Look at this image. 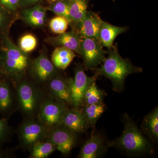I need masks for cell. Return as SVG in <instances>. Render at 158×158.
<instances>
[{"label":"cell","instance_id":"obj_22","mask_svg":"<svg viewBox=\"0 0 158 158\" xmlns=\"http://www.w3.org/2000/svg\"><path fill=\"white\" fill-rule=\"evenodd\" d=\"M88 6V0H70V25L73 28L85 18Z\"/></svg>","mask_w":158,"mask_h":158},{"label":"cell","instance_id":"obj_8","mask_svg":"<svg viewBox=\"0 0 158 158\" xmlns=\"http://www.w3.org/2000/svg\"><path fill=\"white\" fill-rule=\"evenodd\" d=\"M103 47L100 41L88 37L81 38L77 54L83 58L85 69L94 70L104 62L107 52Z\"/></svg>","mask_w":158,"mask_h":158},{"label":"cell","instance_id":"obj_7","mask_svg":"<svg viewBox=\"0 0 158 158\" xmlns=\"http://www.w3.org/2000/svg\"><path fill=\"white\" fill-rule=\"evenodd\" d=\"M68 107L64 103L46 94L37 118L50 129L62 125V117Z\"/></svg>","mask_w":158,"mask_h":158},{"label":"cell","instance_id":"obj_9","mask_svg":"<svg viewBox=\"0 0 158 158\" xmlns=\"http://www.w3.org/2000/svg\"><path fill=\"white\" fill-rule=\"evenodd\" d=\"M84 65L79 63L74 69V76L69 78V87L73 106L80 108L82 106L83 97L86 90L93 82L96 81V75L88 77L85 73Z\"/></svg>","mask_w":158,"mask_h":158},{"label":"cell","instance_id":"obj_28","mask_svg":"<svg viewBox=\"0 0 158 158\" xmlns=\"http://www.w3.org/2000/svg\"><path fill=\"white\" fill-rule=\"evenodd\" d=\"M12 133L7 118H0V147L10 139Z\"/></svg>","mask_w":158,"mask_h":158},{"label":"cell","instance_id":"obj_3","mask_svg":"<svg viewBox=\"0 0 158 158\" xmlns=\"http://www.w3.org/2000/svg\"><path fill=\"white\" fill-rule=\"evenodd\" d=\"M15 85L18 111L23 118H37L40 106L46 95L43 87L27 76L15 83Z\"/></svg>","mask_w":158,"mask_h":158},{"label":"cell","instance_id":"obj_30","mask_svg":"<svg viewBox=\"0 0 158 158\" xmlns=\"http://www.w3.org/2000/svg\"><path fill=\"white\" fill-rule=\"evenodd\" d=\"M42 0H20V7L26 8L32 7L40 3Z\"/></svg>","mask_w":158,"mask_h":158},{"label":"cell","instance_id":"obj_16","mask_svg":"<svg viewBox=\"0 0 158 158\" xmlns=\"http://www.w3.org/2000/svg\"><path fill=\"white\" fill-rule=\"evenodd\" d=\"M47 7L40 4L24 8L21 11L22 19L29 25L35 28H41L45 25L47 20Z\"/></svg>","mask_w":158,"mask_h":158},{"label":"cell","instance_id":"obj_17","mask_svg":"<svg viewBox=\"0 0 158 158\" xmlns=\"http://www.w3.org/2000/svg\"><path fill=\"white\" fill-rule=\"evenodd\" d=\"M45 41L55 47H65L70 49L77 53L81 38L74 30L65 32L56 36L48 37Z\"/></svg>","mask_w":158,"mask_h":158},{"label":"cell","instance_id":"obj_18","mask_svg":"<svg viewBox=\"0 0 158 158\" xmlns=\"http://www.w3.org/2000/svg\"><path fill=\"white\" fill-rule=\"evenodd\" d=\"M127 29L126 27H116L102 20L99 31V39L103 47L111 48L116 37Z\"/></svg>","mask_w":158,"mask_h":158},{"label":"cell","instance_id":"obj_33","mask_svg":"<svg viewBox=\"0 0 158 158\" xmlns=\"http://www.w3.org/2000/svg\"><path fill=\"white\" fill-rule=\"evenodd\" d=\"M6 76L4 69H3L2 64L0 60V79Z\"/></svg>","mask_w":158,"mask_h":158},{"label":"cell","instance_id":"obj_5","mask_svg":"<svg viewBox=\"0 0 158 158\" xmlns=\"http://www.w3.org/2000/svg\"><path fill=\"white\" fill-rule=\"evenodd\" d=\"M48 131L37 118H23L17 130L20 147L30 151L35 143L46 139Z\"/></svg>","mask_w":158,"mask_h":158},{"label":"cell","instance_id":"obj_1","mask_svg":"<svg viewBox=\"0 0 158 158\" xmlns=\"http://www.w3.org/2000/svg\"><path fill=\"white\" fill-rule=\"evenodd\" d=\"M124 129L121 135L108 141L109 147H114L131 157L151 155L154 153L152 143L147 139L138 128L135 123L128 114L122 118Z\"/></svg>","mask_w":158,"mask_h":158},{"label":"cell","instance_id":"obj_12","mask_svg":"<svg viewBox=\"0 0 158 158\" xmlns=\"http://www.w3.org/2000/svg\"><path fill=\"white\" fill-rule=\"evenodd\" d=\"M69 77L60 73L50 80L44 88L47 94L64 103L69 107H73L69 87Z\"/></svg>","mask_w":158,"mask_h":158},{"label":"cell","instance_id":"obj_20","mask_svg":"<svg viewBox=\"0 0 158 158\" xmlns=\"http://www.w3.org/2000/svg\"><path fill=\"white\" fill-rule=\"evenodd\" d=\"M76 56L75 52L70 49L59 47L54 50L51 61L57 68L64 70L68 67Z\"/></svg>","mask_w":158,"mask_h":158},{"label":"cell","instance_id":"obj_31","mask_svg":"<svg viewBox=\"0 0 158 158\" xmlns=\"http://www.w3.org/2000/svg\"><path fill=\"white\" fill-rule=\"evenodd\" d=\"M9 19L8 14L0 9V30L8 24Z\"/></svg>","mask_w":158,"mask_h":158},{"label":"cell","instance_id":"obj_14","mask_svg":"<svg viewBox=\"0 0 158 158\" xmlns=\"http://www.w3.org/2000/svg\"><path fill=\"white\" fill-rule=\"evenodd\" d=\"M102 21L96 13L87 11L85 18L72 29L77 32L80 38L88 37L99 40V31Z\"/></svg>","mask_w":158,"mask_h":158},{"label":"cell","instance_id":"obj_15","mask_svg":"<svg viewBox=\"0 0 158 158\" xmlns=\"http://www.w3.org/2000/svg\"><path fill=\"white\" fill-rule=\"evenodd\" d=\"M62 125L77 134L87 132L89 127L81 108L69 107L62 118Z\"/></svg>","mask_w":158,"mask_h":158},{"label":"cell","instance_id":"obj_13","mask_svg":"<svg viewBox=\"0 0 158 158\" xmlns=\"http://www.w3.org/2000/svg\"><path fill=\"white\" fill-rule=\"evenodd\" d=\"M108 141L100 133L92 131L89 138L82 145L77 158H98L107 151Z\"/></svg>","mask_w":158,"mask_h":158},{"label":"cell","instance_id":"obj_10","mask_svg":"<svg viewBox=\"0 0 158 158\" xmlns=\"http://www.w3.org/2000/svg\"><path fill=\"white\" fill-rule=\"evenodd\" d=\"M78 135L61 125L49 129L45 139L55 144L62 154L67 155L76 146Z\"/></svg>","mask_w":158,"mask_h":158},{"label":"cell","instance_id":"obj_32","mask_svg":"<svg viewBox=\"0 0 158 158\" xmlns=\"http://www.w3.org/2000/svg\"><path fill=\"white\" fill-rule=\"evenodd\" d=\"M12 152L9 149H0V158L11 157Z\"/></svg>","mask_w":158,"mask_h":158},{"label":"cell","instance_id":"obj_34","mask_svg":"<svg viewBox=\"0 0 158 158\" xmlns=\"http://www.w3.org/2000/svg\"><path fill=\"white\" fill-rule=\"evenodd\" d=\"M62 1V0H48L49 2V3L53 2H56V1Z\"/></svg>","mask_w":158,"mask_h":158},{"label":"cell","instance_id":"obj_19","mask_svg":"<svg viewBox=\"0 0 158 158\" xmlns=\"http://www.w3.org/2000/svg\"><path fill=\"white\" fill-rule=\"evenodd\" d=\"M141 131L148 136L152 143L158 141V108L156 107L145 115L141 125Z\"/></svg>","mask_w":158,"mask_h":158},{"label":"cell","instance_id":"obj_24","mask_svg":"<svg viewBox=\"0 0 158 158\" xmlns=\"http://www.w3.org/2000/svg\"><path fill=\"white\" fill-rule=\"evenodd\" d=\"M56 145L50 141L44 139L34 144L30 150L31 158H46L56 150Z\"/></svg>","mask_w":158,"mask_h":158},{"label":"cell","instance_id":"obj_6","mask_svg":"<svg viewBox=\"0 0 158 158\" xmlns=\"http://www.w3.org/2000/svg\"><path fill=\"white\" fill-rule=\"evenodd\" d=\"M62 71L50 61L47 49L44 47L38 56L30 62L27 76L38 85L43 86Z\"/></svg>","mask_w":158,"mask_h":158},{"label":"cell","instance_id":"obj_27","mask_svg":"<svg viewBox=\"0 0 158 158\" xmlns=\"http://www.w3.org/2000/svg\"><path fill=\"white\" fill-rule=\"evenodd\" d=\"M69 23L67 19L62 16H57L50 21L49 27L52 32L56 34H61L66 31Z\"/></svg>","mask_w":158,"mask_h":158},{"label":"cell","instance_id":"obj_29","mask_svg":"<svg viewBox=\"0 0 158 158\" xmlns=\"http://www.w3.org/2000/svg\"><path fill=\"white\" fill-rule=\"evenodd\" d=\"M0 3L10 12H15L20 8V0H1Z\"/></svg>","mask_w":158,"mask_h":158},{"label":"cell","instance_id":"obj_2","mask_svg":"<svg viewBox=\"0 0 158 158\" xmlns=\"http://www.w3.org/2000/svg\"><path fill=\"white\" fill-rule=\"evenodd\" d=\"M109 55L100 67L94 69L97 76H103L112 82L113 89L121 93L124 89L125 82L128 76L140 73L142 69L133 65L130 59L120 56L116 46L109 49Z\"/></svg>","mask_w":158,"mask_h":158},{"label":"cell","instance_id":"obj_35","mask_svg":"<svg viewBox=\"0 0 158 158\" xmlns=\"http://www.w3.org/2000/svg\"><path fill=\"white\" fill-rule=\"evenodd\" d=\"M0 1H1V0H0Z\"/></svg>","mask_w":158,"mask_h":158},{"label":"cell","instance_id":"obj_23","mask_svg":"<svg viewBox=\"0 0 158 158\" xmlns=\"http://www.w3.org/2000/svg\"><path fill=\"white\" fill-rule=\"evenodd\" d=\"M106 95L104 90L99 88L97 85L96 81H94L89 86L85 92L82 102V106L104 102V100Z\"/></svg>","mask_w":158,"mask_h":158},{"label":"cell","instance_id":"obj_11","mask_svg":"<svg viewBox=\"0 0 158 158\" xmlns=\"http://www.w3.org/2000/svg\"><path fill=\"white\" fill-rule=\"evenodd\" d=\"M18 111L15 84L5 76L0 79V115L8 118Z\"/></svg>","mask_w":158,"mask_h":158},{"label":"cell","instance_id":"obj_4","mask_svg":"<svg viewBox=\"0 0 158 158\" xmlns=\"http://www.w3.org/2000/svg\"><path fill=\"white\" fill-rule=\"evenodd\" d=\"M4 47L0 60L5 75L15 84L27 76L31 60L9 38L5 39Z\"/></svg>","mask_w":158,"mask_h":158},{"label":"cell","instance_id":"obj_21","mask_svg":"<svg viewBox=\"0 0 158 158\" xmlns=\"http://www.w3.org/2000/svg\"><path fill=\"white\" fill-rule=\"evenodd\" d=\"M84 117L86 119L88 127H95V124L99 118L106 110L104 103L82 106L81 107Z\"/></svg>","mask_w":158,"mask_h":158},{"label":"cell","instance_id":"obj_25","mask_svg":"<svg viewBox=\"0 0 158 158\" xmlns=\"http://www.w3.org/2000/svg\"><path fill=\"white\" fill-rule=\"evenodd\" d=\"M70 0L56 1L50 3L47 7L48 10L56 15L57 16H62L67 19L69 24H71L70 12Z\"/></svg>","mask_w":158,"mask_h":158},{"label":"cell","instance_id":"obj_26","mask_svg":"<svg viewBox=\"0 0 158 158\" xmlns=\"http://www.w3.org/2000/svg\"><path fill=\"white\" fill-rule=\"evenodd\" d=\"M37 38L33 34H25L21 37L19 40L20 49L24 52L27 54L34 51L37 48Z\"/></svg>","mask_w":158,"mask_h":158}]
</instances>
